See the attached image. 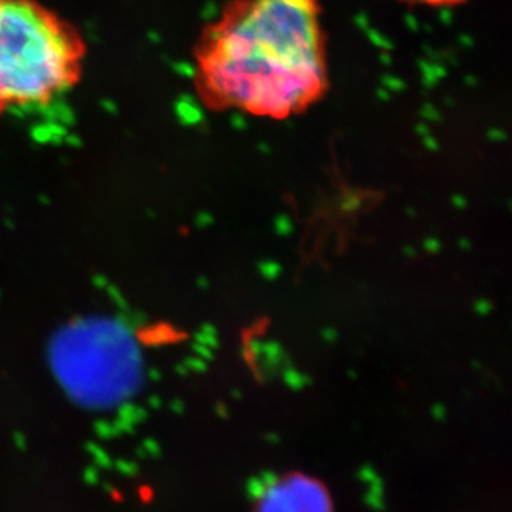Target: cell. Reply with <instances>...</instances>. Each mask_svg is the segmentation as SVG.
Masks as SVG:
<instances>
[{
  "label": "cell",
  "mask_w": 512,
  "mask_h": 512,
  "mask_svg": "<svg viewBox=\"0 0 512 512\" xmlns=\"http://www.w3.org/2000/svg\"><path fill=\"white\" fill-rule=\"evenodd\" d=\"M55 380L75 405L112 410L140 388L141 352L128 327L102 315L62 325L49 343Z\"/></svg>",
  "instance_id": "cell-3"
},
{
  "label": "cell",
  "mask_w": 512,
  "mask_h": 512,
  "mask_svg": "<svg viewBox=\"0 0 512 512\" xmlns=\"http://www.w3.org/2000/svg\"><path fill=\"white\" fill-rule=\"evenodd\" d=\"M88 45L42 0H0V115L45 108L82 82Z\"/></svg>",
  "instance_id": "cell-2"
},
{
  "label": "cell",
  "mask_w": 512,
  "mask_h": 512,
  "mask_svg": "<svg viewBox=\"0 0 512 512\" xmlns=\"http://www.w3.org/2000/svg\"><path fill=\"white\" fill-rule=\"evenodd\" d=\"M405 4L426 5V7H451V5L464 4L468 0H400Z\"/></svg>",
  "instance_id": "cell-5"
},
{
  "label": "cell",
  "mask_w": 512,
  "mask_h": 512,
  "mask_svg": "<svg viewBox=\"0 0 512 512\" xmlns=\"http://www.w3.org/2000/svg\"><path fill=\"white\" fill-rule=\"evenodd\" d=\"M322 0H229L194 47V92L211 112L289 120L329 90Z\"/></svg>",
  "instance_id": "cell-1"
},
{
  "label": "cell",
  "mask_w": 512,
  "mask_h": 512,
  "mask_svg": "<svg viewBox=\"0 0 512 512\" xmlns=\"http://www.w3.org/2000/svg\"><path fill=\"white\" fill-rule=\"evenodd\" d=\"M257 512H332V509L322 486L304 476H292L272 484L262 494Z\"/></svg>",
  "instance_id": "cell-4"
}]
</instances>
